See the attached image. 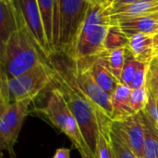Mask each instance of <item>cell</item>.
I'll return each mask as SVG.
<instances>
[{
  "label": "cell",
  "instance_id": "1",
  "mask_svg": "<svg viewBox=\"0 0 158 158\" xmlns=\"http://www.w3.org/2000/svg\"><path fill=\"white\" fill-rule=\"evenodd\" d=\"M94 61V59L75 61L62 52H54L48 57V61L54 67L69 76L94 104L98 115L100 132L110 141L112 124L111 99L97 85L91 73V64Z\"/></svg>",
  "mask_w": 158,
  "mask_h": 158
},
{
  "label": "cell",
  "instance_id": "2",
  "mask_svg": "<svg viewBox=\"0 0 158 158\" xmlns=\"http://www.w3.org/2000/svg\"><path fill=\"white\" fill-rule=\"evenodd\" d=\"M48 63L52 75L50 86L62 95L70 112L78 121L90 149L94 155L100 134V126L94 104L69 76L54 67L49 61Z\"/></svg>",
  "mask_w": 158,
  "mask_h": 158
},
{
  "label": "cell",
  "instance_id": "3",
  "mask_svg": "<svg viewBox=\"0 0 158 158\" xmlns=\"http://www.w3.org/2000/svg\"><path fill=\"white\" fill-rule=\"evenodd\" d=\"M47 60L36 44L24 22L6 44L0 47V71L8 78L24 74Z\"/></svg>",
  "mask_w": 158,
  "mask_h": 158
},
{
  "label": "cell",
  "instance_id": "4",
  "mask_svg": "<svg viewBox=\"0 0 158 158\" xmlns=\"http://www.w3.org/2000/svg\"><path fill=\"white\" fill-rule=\"evenodd\" d=\"M90 7L89 0H56L53 21L54 52L68 56L72 53Z\"/></svg>",
  "mask_w": 158,
  "mask_h": 158
},
{
  "label": "cell",
  "instance_id": "5",
  "mask_svg": "<svg viewBox=\"0 0 158 158\" xmlns=\"http://www.w3.org/2000/svg\"><path fill=\"white\" fill-rule=\"evenodd\" d=\"M112 22L110 7L91 4L73 51L69 57L75 61H89L101 56L106 52L104 43Z\"/></svg>",
  "mask_w": 158,
  "mask_h": 158
},
{
  "label": "cell",
  "instance_id": "6",
  "mask_svg": "<svg viewBox=\"0 0 158 158\" xmlns=\"http://www.w3.org/2000/svg\"><path fill=\"white\" fill-rule=\"evenodd\" d=\"M36 113L43 115L53 126L67 135L81 158H95L81 132L78 121L70 112L62 95L56 88H52L44 106L36 109Z\"/></svg>",
  "mask_w": 158,
  "mask_h": 158
},
{
  "label": "cell",
  "instance_id": "7",
  "mask_svg": "<svg viewBox=\"0 0 158 158\" xmlns=\"http://www.w3.org/2000/svg\"><path fill=\"white\" fill-rule=\"evenodd\" d=\"M51 69L47 60L24 74L7 78L10 102L25 100L33 101L51 85Z\"/></svg>",
  "mask_w": 158,
  "mask_h": 158
},
{
  "label": "cell",
  "instance_id": "8",
  "mask_svg": "<svg viewBox=\"0 0 158 158\" xmlns=\"http://www.w3.org/2000/svg\"><path fill=\"white\" fill-rule=\"evenodd\" d=\"M31 102V100L19 101L0 106V148L6 150L10 158L16 156L14 147Z\"/></svg>",
  "mask_w": 158,
  "mask_h": 158
},
{
  "label": "cell",
  "instance_id": "9",
  "mask_svg": "<svg viewBox=\"0 0 158 158\" xmlns=\"http://www.w3.org/2000/svg\"><path fill=\"white\" fill-rule=\"evenodd\" d=\"M20 11L25 27L42 49V51L48 58L52 53V49L48 44L41 11L37 0H15Z\"/></svg>",
  "mask_w": 158,
  "mask_h": 158
},
{
  "label": "cell",
  "instance_id": "10",
  "mask_svg": "<svg viewBox=\"0 0 158 158\" xmlns=\"http://www.w3.org/2000/svg\"><path fill=\"white\" fill-rule=\"evenodd\" d=\"M111 130L126 142L137 157L143 158L144 127L139 113L120 121H112Z\"/></svg>",
  "mask_w": 158,
  "mask_h": 158
},
{
  "label": "cell",
  "instance_id": "11",
  "mask_svg": "<svg viewBox=\"0 0 158 158\" xmlns=\"http://www.w3.org/2000/svg\"><path fill=\"white\" fill-rule=\"evenodd\" d=\"M23 22L20 11L15 0H0V47H3L10 36Z\"/></svg>",
  "mask_w": 158,
  "mask_h": 158
},
{
  "label": "cell",
  "instance_id": "12",
  "mask_svg": "<svg viewBox=\"0 0 158 158\" xmlns=\"http://www.w3.org/2000/svg\"><path fill=\"white\" fill-rule=\"evenodd\" d=\"M130 37L135 34L155 35L158 31V12L139 17H123L113 20Z\"/></svg>",
  "mask_w": 158,
  "mask_h": 158
},
{
  "label": "cell",
  "instance_id": "13",
  "mask_svg": "<svg viewBox=\"0 0 158 158\" xmlns=\"http://www.w3.org/2000/svg\"><path fill=\"white\" fill-rule=\"evenodd\" d=\"M91 73L97 83V85L109 96L111 97L116 91L121 82L111 73L108 68L105 52L94 59L91 64Z\"/></svg>",
  "mask_w": 158,
  "mask_h": 158
},
{
  "label": "cell",
  "instance_id": "14",
  "mask_svg": "<svg viewBox=\"0 0 158 158\" xmlns=\"http://www.w3.org/2000/svg\"><path fill=\"white\" fill-rule=\"evenodd\" d=\"M127 48L136 61L145 64H149L156 55L153 35L145 34H135L130 36Z\"/></svg>",
  "mask_w": 158,
  "mask_h": 158
},
{
  "label": "cell",
  "instance_id": "15",
  "mask_svg": "<svg viewBox=\"0 0 158 158\" xmlns=\"http://www.w3.org/2000/svg\"><path fill=\"white\" fill-rule=\"evenodd\" d=\"M131 89L128 86L120 84L110 97L112 103V121H120L135 115L131 105Z\"/></svg>",
  "mask_w": 158,
  "mask_h": 158
},
{
  "label": "cell",
  "instance_id": "16",
  "mask_svg": "<svg viewBox=\"0 0 158 158\" xmlns=\"http://www.w3.org/2000/svg\"><path fill=\"white\" fill-rule=\"evenodd\" d=\"M158 12V0H140L118 7H110L111 19L123 17H139Z\"/></svg>",
  "mask_w": 158,
  "mask_h": 158
},
{
  "label": "cell",
  "instance_id": "17",
  "mask_svg": "<svg viewBox=\"0 0 158 158\" xmlns=\"http://www.w3.org/2000/svg\"><path fill=\"white\" fill-rule=\"evenodd\" d=\"M139 114L144 127L143 158H158V127L143 111Z\"/></svg>",
  "mask_w": 158,
  "mask_h": 158
},
{
  "label": "cell",
  "instance_id": "18",
  "mask_svg": "<svg viewBox=\"0 0 158 158\" xmlns=\"http://www.w3.org/2000/svg\"><path fill=\"white\" fill-rule=\"evenodd\" d=\"M129 41L130 37L122 31L118 23L113 20L112 24L108 28L105 39V50L112 51L119 48H127L129 46Z\"/></svg>",
  "mask_w": 158,
  "mask_h": 158
},
{
  "label": "cell",
  "instance_id": "19",
  "mask_svg": "<svg viewBox=\"0 0 158 158\" xmlns=\"http://www.w3.org/2000/svg\"><path fill=\"white\" fill-rule=\"evenodd\" d=\"M38 6L41 11L43 23L46 34V38L48 44L54 52L53 47V21H54V14L56 8V0H37Z\"/></svg>",
  "mask_w": 158,
  "mask_h": 158
},
{
  "label": "cell",
  "instance_id": "20",
  "mask_svg": "<svg viewBox=\"0 0 158 158\" xmlns=\"http://www.w3.org/2000/svg\"><path fill=\"white\" fill-rule=\"evenodd\" d=\"M105 57L111 73L120 81L121 74L126 60V48H119L112 51H106Z\"/></svg>",
  "mask_w": 158,
  "mask_h": 158
},
{
  "label": "cell",
  "instance_id": "21",
  "mask_svg": "<svg viewBox=\"0 0 158 158\" xmlns=\"http://www.w3.org/2000/svg\"><path fill=\"white\" fill-rule=\"evenodd\" d=\"M140 64L141 62L136 61L135 58L132 56V54L130 52V50L126 48V60L120 78L121 84L126 85L130 88Z\"/></svg>",
  "mask_w": 158,
  "mask_h": 158
},
{
  "label": "cell",
  "instance_id": "22",
  "mask_svg": "<svg viewBox=\"0 0 158 158\" xmlns=\"http://www.w3.org/2000/svg\"><path fill=\"white\" fill-rule=\"evenodd\" d=\"M110 143L117 158H138L126 142L113 130L110 132Z\"/></svg>",
  "mask_w": 158,
  "mask_h": 158
},
{
  "label": "cell",
  "instance_id": "23",
  "mask_svg": "<svg viewBox=\"0 0 158 158\" xmlns=\"http://www.w3.org/2000/svg\"><path fill=\"white\" fill-rule=\"evenodd\" d=\"M145 88L148 95L153 98L158 92V60L156 57H154L147 66Z\"/></svg>",
  "mask_w": 158,
  "mask_h": 158
},
{
  "label": "cell",
  "instance_id": "24",
  "mask_svg": "<svg viewBox=\"0 0 158 158\" xmlns=\"http://www.w3.org/2000/svg\"><path fill=\"white\" fill-rule=\"evenodd\" d=\"M148 91L145 87L141 88L131 89V105L135 114L143 111L148 103Z\"/></svg>",
  "mask_w": 158,
  "mask_h": 158
},
{
  "label": "cell",
  "instance_id": "25",
  "mask_svg": "<svg viewBox=\"0 0 158 158\" xmlns=\"http://www.w3.org/2000/svg\"><path fill=\"white\" fill-rule=\"evenodd\" d=\"M94 156L95 158H117L110 141H108L102 132L99 134Z\"/></svg>",
  "mask_w": 158,
  "mask_h": 158
},
{
  "label": "cell",
  "instance_id": "26",
  "mask_svg": "<svg viewBox=\"0 0 158 158\" xmlns=\"http://www.w3.org/2000/svg\"><path fill=\"white\" fill-rule=\"evenodd\" d=\"M147 66L148 64L145 63H142L140 64L135 76L130 86L131 89H135V88H141L145 87V83H146V74H147Z\"/></svg>",
  "mask_w": 158,
  "mask_h": 158
},
{
  "label": "cell",
  "instance_id": "27",
  "mask_svg": "<svg viewBox=\"0 0 158 158\" xmlns=\"http://www.w3.org/2000/svg\"><path fill=\"white\" fill-rule=\"evenodd\" d=\"M143 112L151 118V120L158 127V106L156 103L154 98L149 96L148 99V103L143 110Z\"/></svg>",
  "mask_w": 158,
  "mask_h": 158
},
{
  "label": "cell",
  "instance_id": "28",
  "mask_svg": "<svg viewBox=\"0 0 158 158\" xmlns=\"http://www.w3.org/2000/svg\"><path fill=\"white\" fill-rule=\"evenodd\" d=\"M53 158H70V150L68 148H58Z\"/></svg>",
  "mask_w": 158,
  "mask_h": 158
},
{
  "label": "cell",
  "instance_id": "29",
  "mask_svg": "<svg viewBox=\"0 0 158 158\" xmlns=\"http://www.w3.org/2000/svg\"><path fill=\"white\" fill-rule=\"evenodd\" d=\"M137 1H140V0H116L113 3V5L111 6V7H120V6H124V5H128V4H131V3L137 2Z\"/></svg>",
  "mask_w": 158,
  "mask_h": 158
},
{
  "label": "cell",
  "instance_id": "30",
  "mask_svg": "<svg viewBox=\"0 0 158 158\" xmlns=\"http://www.w3.org/2000/svg\"><path fill=\"white\" fill-rule=\"evenodd\" d=\"M153 39H154V45H155V48H156V51L158 49V31L156 32V34L153 36Z\"/></svg>",
  "mask_w": 158,
  "mask_h": 158
},
{
  "label": "cell",
  "instance_id": "31",
  "mask_svg": "<svg viewBox=\"0 0 158 158\" xmlns=\"http://www.w3.org/2000/svg\"><path fill=\"white\" fill-rule=\"evenodd\" d=\"M115 1H116V0H107V7H110L113 5V3H114Z\"/></svg>",
  "mask_w": 158,
  "mask_h": 158
},
{
  "label": "cell",
  "instance_id": "32",
  "mask_svg": "<svg viewBox=\"0 0 158 158\" xmlns=\"http://www.w3.org/2000/svg\"><path fill=\"white\" fill-rule=\"evenodd\" d=\"M152 98H153V97H152ZM154 100H155L156 103L157 104V106H158V92H157V93H156V96L154 97Z\"/></svg>",
  "mask_w": 158,
  "mask_h": 158
},
{
  "label": "cell",
  "instance_id": "33",
  "mask_svg": "<svg viewBox=\"0 0 158 158\" xmlns=\"http://www.w3.org/2000/svg\"><path fill=\"white\" fill-rule=\"evenodd\" d=\"M155 57H156V58L158 60V49L156 51V55H155Z\"/></svg>",
  "mask_w": 158,
  "mask_h": 158
}]
</instances>
